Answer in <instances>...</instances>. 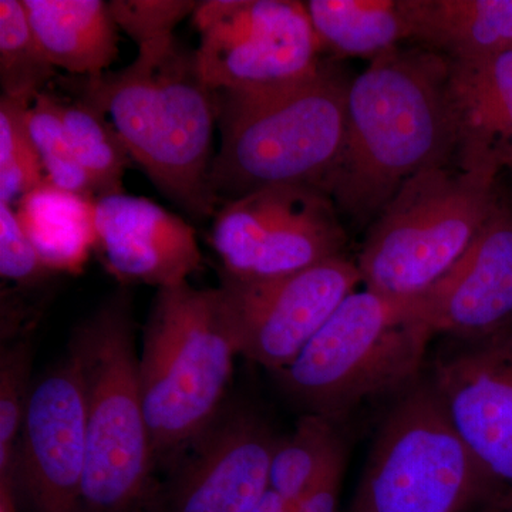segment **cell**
<instances>
[{
  "instance_id": "6da1fadb",
  "label": "cell",
  "mask_w": 512,
  "mask_h": 512,
  "mask_svg": "<svg viewBox=\"0 0 512 512\" xmlns=\"http://www.w3.org/2000/svg\"><path fill=\"white\" fill-rule=\"evenodd\" d=\"M458 141L450 62L394 47L349 83L345 143L322 190L342 214L376 218L414 175L453 161Z\"/></svg>"
},
{
  "instance_id": "7a4b0ae2",
  "label": "cell",
  "mask_w": 512,
  "mask_h": 512,
  "mask_svg": "<svg viewBox=\"0 0 512 512\" xmlns=\"http://www.w3.org/2000/svg\"><path fill=\"white\" fill-rule=\"evenodd\" d=\"M67 89L116 128L134 163L192 220L218 210L211 191L218 93L202 79L195 50L177 37L138 49L133 63L97 77H69Z\"/></svg>"
},
{
  "instance_id": "3957f363",
  "label": "cell",
  "mask_w": 512,
  "mask_h": 512,
  "mask_svg": "<svg viewBox=\"0 0 512 512\" xmlns=\"http://www.w3.org/2000/svg\"><path fill=\"white\" fill-rule=\"evenodd\" d=\"M348 86L323 64L308 79L276 89L217 92L221 143L211 191L218 208L274 185L322 190L345 143Z\"/></svg>"
},
{
  "instance_id": "277c9868",
  "label": "cell",
  "mask_w": 512,
  "mask_h": 512,
  "mask_svg": "<svg viewBox=\"0 0 512 512\" xmlns=\"http://www.w3.org/2000/svg\"><path fill=\"white\" fill-rule=\"evenodd\" d=\"M500 168L450 163L414 175L377 214L357 259L367 291L417 298L471 247L505 198Z\"/></svg>"
},
{
  "instance_id": "5b68a950",
  "label": "cell",
  "mask_w": 512,
  "mask_h": 512,
  "mask_svg": "<svg viewBox=\"0 0 512 512\" xmlns=\"http://www.w3.org/2000/svg\"><path fill=\"white\" fill-rule=\"evenodd\" d=\"M433 336L421 296L356 291L278 373L279 382L306 413L338 423L360 404L419 380Z\"/></svg>"
},
{
  "instance_id": "8992f818",
  "label": "cell",
  "mask_w": 512,
  "mask_h": 512,
  "mask_svg": "<svg viewBox=\"0 0 512 512\" xmlns=\"http://www.w3.org/2000/svg\"><path fill=\"white\" fill-rule=\"evenodd\" d=\"M237 355L220 288L184 282L158 289L138 357L154 457L190 446L210 429Z\"/></svg>"
},
{
  "instance_id": "52a82bcc",
  "label": "cell",
  "mask_w": 512,
  "mask_h": 512,
  "mask_svg": "<svg viewBox=\"0 0 512 512\" xmlns=\"http://www.w3.org/2000/svg\"><path fill=\"white\" fill-rule=\"evenodd\" d=\"M87 402L82 512H137L150 490L153 444L141 396L127 292L103 303L74 333Z\"/></svg>"
},
{
  "instance_id": "ba28073f",
  "label": "cell",
  "mask_w": 512,
  "mask_h": 512,
  "mask_svg": "<svg viewBox=\"0 0 512 512\" xmlns=\"http://www.w3.org/2000/svg\"><path fill=\"white\" fill-rule=\"evenodd\" d=\"M490 497L433 383L419 379L384 417L349 512H466Z\"/></svg>"
},
{
  "instance_id": "9c48e42d",
  "label": "cell",
  "mask_w": 512,
  "mask_h": 512,
  "mask_svg": "<svg viewBox=\"0 0 512 512\" xmlns=\"http://www.w3.org/2000/svg\"><path fill=\"white\" fill-rule=\"evenodd\" d=\"M202 79L215 92H259L322 69V45L305 3L207 0L192 13Z\"/></svg>"
},
{
  "instance_id": "30bf717a",
  "label": "cell",
  "mask_w": 512,
  "mask_h": 512,
  "mask_svg": "<svg viewBox=\"0 0 512 512\" xmlns=\"http://www.w3.org/2000/svg\"><path fill=\"white\" fill-rule=\"evenodd\" d=\"M335 202L312 185L262 188L222 204L212 247L224 276L266 281L345 255L346 232Z\"/></svg>"
},
{
  "instance_id": "8fae6325",
  "label": "cell",
  "mask_w": 512,
  "mask_h": 512,
  "mask_svg": "<svg viewBox=\"0 0 512 512\" xmlns=\"http://www.w3.org/2000/svg\"><path fill=\"white\" fill-rule=\"evenodd\" d=\"M359 284V268L345 255L266 281L224 276L220 291L239 355L282 372Z\"/></svg>"
},
{
  "instance_id": "7c38bea8",
  "label": "cell",
  "mask_w": 512,
  "mask_h": 512,
  "mask_svg": "<svg viewBox=\"0 0 512 512\" xmlns=\"http://www.w3.org/2000/svg\"><path fill=\"white\" fill-rule=\"evenodd\" d=\"M430 380L490 484L488 507L512 512V332L454 339Z\"/></svg>"
},
{
  "instance_id": "4fadbf2b",
  "label": "cell",
  "mask_w": 512,
  "mask_h": 512,
  "mask_svg": "<svg viewBox=\"0 0 512 512\" xmlns=\"http://www.w3.org/2000/svg\"><path fill=\"white\" fill-rule=\"evenodd\" d=\"M13 483L30 512H82L87 402L76 353L30 390Z\"/></svg>"
},
{
  "instance_id": "5bb4252c",
  "label": "cell",
  "mask_w": 512,
  "mask_h": 512,
  "mask_svg": "<svg viewBox=\"0 0 512 512\" xmlns=\"http://www.w3.org/2000/svg\"><path fill=\"white\" fill-rule=\"evenodd\" d=\"M434 335L478 340L512 332V208L505 198L463 258L421 295Z\"/></svg>"
},
{
  "instance_id": "9a60e30c",
  "label": "cell",
  "mask_w": 512,
  "mask_h": 512,
  "mask_svg": "<svg viewBox=\"0 0 512 512\" xmlns=\"http://www.w3.org/2000/svg\"><path fill=\"white\" fill-rule=\"evenodd\" d=\"M276 441L251 414L214 421L195 441L168 512H255L269 491Z\"/></svg>"
},
{
  "instance_id": "2e32d148",
  "label": "cell",
  "mask_w": 512,
  "mask_h": 512,
  "mask_svg": "<svg viewBox=\"0 0 512 512\" xmlns=\"http://www.w3.org/2000/svg\"><path fill=\"white\" fill-rule=\"evenodd\" d=\"M96 235L107 268L128 284L170 288L201 268L191 224L148 198L121 192L96 200Z\"/></svg>"
},
{
  "instance_id": "e0dca14e",
  "label": "cell",
  "mask_w": 512,
  "mask_h": 512,
  "mask_svg": "<svg viewBox=\"0 0 512 512\" xmlns=\"http://www.w3.org/2000/svg\"><path fill=\"white\" fill-rule=\"evenodd\" d=\"M457 157L505 171L512 164V49L476 62H450Z\"/></svg>"
},
{
  "instance_id": "ac0fdd59",
  "label": "cell",
  "mask_w": 512,
  "mask_h": 512,
  "mask_svg": "<svg viewBox=\"0 0 512 512\" xmlns=\"http://www.w3.org/2000/svg\"><path fill=\"white\" fill-rule=\"evenodd\" d=\"M33 32L56 69L70 77L109 72L119 56V26L103 0H23Z\"/></svg>"
},
{
  "instance_id": "d6986e66",
  "label": "cell",
  "mask_w": 512,
  "mask_h": 512,
  "mask_svg": "<svg viewBox=\"0 0 512 512\" xmlns=\"http://www.w3.org/2000/svg\"><path fill=\"white\" fill-rule=\"evenodd\" d=\"M410 39L446 57L476 62L512 49V0H404Z\"/></svg>"
},
{
  "instance_id": "ffe728a7",
  "label": "cell",
  "mask_w": 512,
  "mask_h": 512,
  "mask_svg": "<svg viewBox=\"0 0 512 512\" xmlns=\"http://www.w3.org/2000/svg\"><path fill=\"white\" fill-rule=\"evenodd\" d=\"M16 215L52 274H77L97 247L96 200L49 181L15 204Z\"/></svg>"
},
{
  "instance_id": "44dd1931",
  "label": "cell",
  "mask_w": 512,
  "mask_h": 512,
  "mask_svg": "<svg viewBox=\"0 0 512 512\" xmlns=\"http://www.w3.org/2000/svg\"><path fill=\"white\" fill-rule=\"evenodd\" d=\"M305 5L322 49L335 55L373 60L412 37L404 0H309Z\"/></svg>"
},
{
  "instance_id": "7402d4cb",
  "label": "cell",
  "mask_w": 512,
  "mask_h": 512,
  "mask_svg": "<svg viewBox=\"0 0 512 512\" xmlns=\"http://www.w3.org/2000/svg\"><path fill=\"white\" fill-rule=\"evenodd\" d=\"M335 421L305 413L295 430L276 441L269 490L293 507L320 478L345 461V444Z\"/></svg>"
},
{
  "instance_id": "603a6c76",
  "label": "cell",
  "mask_w": 512,
  "mask_h": 512,
  "mask_svg": "<svg viewBox=\"0 0 512 512\" xmlns=\"http://www.w3.org/2000/svg\"><path fill=\"white\" fill-rule=\"evenodd\" d=\"M57 110L77 160L92 178L97 200L123 192L131 158L116 128L101 111L82 99H57Z\"/></svg>"
},
{
  "instance_id": "cb8c5ba5",
  "label": "cell",
  "mask_w": 512,
  "mask_h": 512,
  "mask_svg": "<svg viewBox=\"0 0 512 512\" xmlns=\"http://www.w3.org/2000/svg\"><path fill=\"white\" fill-rule=\"evenodd\" d=\"M57 69L30 25L23 0H0V87L2 96L33 100Z\"/></svg>"
},
{
  "instance_id": "d4e9b609",
  "label": "cell",
  "mask_w": 512,
  "mask_h": 512,
  "mask_svg": "<svg viewBox=\"0 0 512 512\" xmlns=\"http://www.w3.org/2000/svg\"><path fill=\"white\" fill-rule=\"evenodd\" d=\"M32 100L0 99V202L16 204L45 183L42 160L30 134Z\"/></svg>"
},
{
  "instance_id": "484cf974",
  "label": "cell",
  "mask_w": 512,
  "mask_h": 512,
  "mask_svg": "<svg viewBox=\"0 0 512 512\" xmlns=\"http://www.w3.org/2000/svg\"><path fill=\"white\" fill-rule=\"evenodd\" d=\"M30 134L45 168L46 180L60 190L97 200L92 178L74 154L57 110V97L37 94L28 111Z\"/></svg>"
},
{
  "instance_id": "4316f807",
  "label": "cell",
  "mask_w": 512,
  "mask_h": 512,
  "mask_svg": "<svg viewBox=\"0 0 512 512\" xmlns=\"http://www.w3.org/2000/svg\"><path fill=\"white\" fill-rule=\"evenodd\" d=\"M29 346L16 343L3 350L0 362V477L15 466L16 440L25 420L29 392Z\"/></svg>"
},
{
  "instance_id": "83f0119b",
  "label": "cell",
  "mask_w": 512,
  "mask_h": 512,
  "mask_svg": "<svg viewBox=\"0 0 512 512\" xmlns=\"http://www.w3.org/2000/svg\"><path fill=\"white\" fill-rule=\"evenodd\" d=\"M111 13L119 29L136 42L138 49L174 39V29L192 15L198 2L191 0H113Z\"/></svg>"
},
{
  "instance_id": "f1b7e54d",
  "label": "cell",
  "mask_w": 512,
  "mask_h": 512,
  "mask_svg": "<svg viewBox=\"0 0 512 512\" xmlns=\"http://www.w3.org/2000/svg\"><path fill=\"white\" fill-rule=\"evenodd\" d=\"M0 275L5 281L30 286L53 275L23 231L15 207L0 202Z\"/></svg>"
},
{
  "instance_id": "f546056e",
  "label": "cell",
  "mask_w": 512,
  "mask_h": 512,
  "mask_svg": "<svg viewBox=\"0 0 512 512\" xmlns=\"http://www.w3.org/2000/svg\"><path fill=\"white\" fill-rule=\"evenodd\" d=\"M343 468L345 461L336 464L289 512H338Z\"/></svg>"
},
{
  "instance_id": "4dcf8cb0",
  "label": "cell",
  "mask_w": 512,
  "mask_h": 512,
  "mask_svg": "<svg viewBox=\"0 0 512 512\" xmlns=\"http://www.w3.org/2000/svg\"><path fill=\"white\" fill-rule=\"evenodd\" d=\"M291 511V507L282 500L279 495L272 493L271 490L268 491V494L265 495L262 503L259 504V507L256 508L255 512H289Z\"/></svg>"
},
{
  "instance_id": "1f68e13d",
  "label": "cell",
  "mask_w": 512,
  "mask_h": 512,
  "mask_svg": "<svg viewBox=\"0 0 512 512\" xmlns=\"http://www.w3.org/2000/svg\"><path fill=\"white\" fill-rule=\"evenodd\" d=\"M504 174H507L508 177V204L511 205L512 208V164L508 165L507 168H505Z\"/></svg>"
},
{
  "instance_id": "d6a6232c",
  "label": "cell",
  "mask_w": 512,
  "mask_h": 512,
  "mask_svg": "<svg viewBox=\"0 0 512 512\" xmlns=\"http://www.w3.org/2000/svg\"><path fill=\"white\" fill-rule=\"evenodd\" d=\"M481 512H505V511L498 510V508H495V507H485L484 510Z\"/></svg>"
}]
</instances>
